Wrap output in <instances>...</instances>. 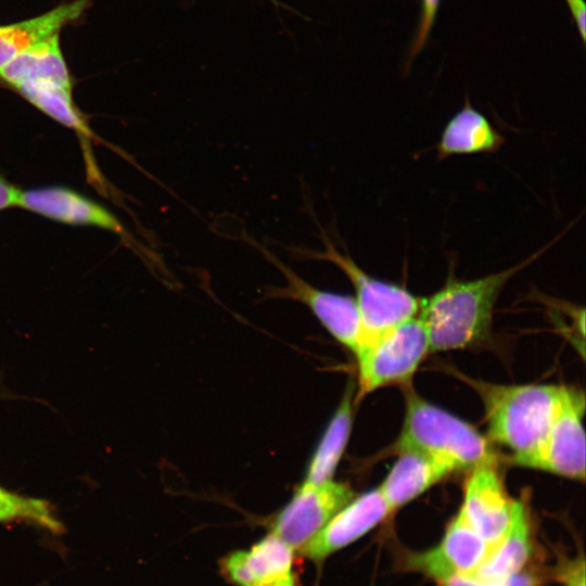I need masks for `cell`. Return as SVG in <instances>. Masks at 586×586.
<instances>
[{"label": "cell", "mask_w": 586, "mask_h": 586, "mask_svg": "<svg viewBox=\"0 0 586 586\" xmlns=\"http://www.w3.org/2000/svg\"><path fill=\"white\" fill-rule=\"evenodd\" d=\"M550 244L522 262L484 277L467 280L449 273L443 286L420 300L431 352L460 349L489 335L494 306L508 281L537 259Z\"/></svg>", "instance_id": "6da1fadb"}, {"label": "cell", "mask_w": 586, "mask_h": 586, "mask_svg": "<svg viewBox=\"0 0 586 586\" xmlns=\"http://www.w3.org/2000/svg\"><path fill=\"white\" fill-rule=\"evenodd\" d=\"M480 394L491 438L511 453L515 464L536 468L562 385L495 384L471 381Z\"/></svg>", "instance_id": "7a4b0ae2"}, {"label": "cell", "mask_w": 586, "mask_h": 586, "mask_svg": "<svg viewBox=\"0 0 586 586\" xmlns=\"http://www.w3.org/2000/svg\"><path fill=\"white\" fill-rule=\"evenodd\" d=\"M405 418L397 450L432 456L455 471L472 469L495 458L488 441L472 425L426 402L411 388L405 392Z\"/></svg>", "instance_id": "3957f363"}, {"label": "cell", "mask_w": 586, "mask_h": 586, "mask_svg": "<svg viewBox=\"0 0 586 586\" xmlns=\"http://www.w3.org/2000/svg\"><path fill=\"white\" fill-rule=\"evenodd\" d=\"M323 242L324 249L310 256L334 264L353 284L364 330L359 349L418 315L420 298L405 286L372 277L329 239L324 238Z\"/></svg>", "instance_id": "277c9868"}, {"label": "cell", "mask_w": 586, "mask_h": 586, "mask_svg": "<svg viewBox=\"0 0 586 586\" xmlns=\"http://www.w3.org/2000/svg\"><path fill=\"white\" fill-rule=\"evenodd\" d=\"M430 351L429 336L416 316L356 352L358 398L377 388L409 381Z\"/></svg>", "instance_id": "5b68a950"}, {"label": "cell", "mask_w": 586, "mask_h": 586, "mask_svg": "<svg viewBox=\"0 0 586 586\" xmlns=\"http://www.w3.org/2000/svg\"><path fill=\"white\" fill-rule=\"evenodd\" d=\"M353 498L354 492L343 483L332 480L317 485L304 483L291 501L276 515L270 534L300 553Z\"/></svg>", "instance_id": "8992f818"}, {"label": "cell", "mask_w": 586, "mask_h": 586, "mask_svg": "<svg viewBox=\"0 0 586 586\" xmlns=\"http://www.w3.org/2000/svg\"><path fill=\"white\" fill-rule=\"evenodd\" d=\"M263 252L286 280L285 286L272 288L270 295L305 304L340 343L356 353L362 344L364 330L355 297L318 289L269 251L263 250Z\"/></svg>", "instance_id": "52a82bcc"}, {"label": "cell", "mask_w": 586, "mask_h": 586, "mask_svg": "<svg viewBox=\"0 0 586 586\" xmlns=\"http://www.w3.org/2000/svg\"><path fill=\"white\" fill-rule=\"evenodd\" d=\"M491 546L469 523L461 510L448 523L437 546L405 557L404 566L420 572L441 586L458 575H474Z\"/></svg>", "instance_id": "ba28073f"}, {"label": "cell", "mask_w": 586, "mask_h": 586, "mask_svg": "<svg viewBox=\"0 0 586 586\" xmlns=\"http://www.w3.org/2000/svg\"><path fill=\"white\" fill-rule=\"evenodd\" d=\"M584 393L562 385L557 410L535 469L585 479Z\"/></svg>", "instance_id": "9c48e42d"}, {"label": "cell", "mask_w": 586, "mask_h": 586, "mask_svg": "<svg viewBox=\"0 0 586 586\" xmlns=\"http://www.w3.org/2000/svg\"><path fill=\"white\" fill-rule=\"evenodd\" d=\"M298 553L269 534L247 550H237L220 561L222 576L235 586H301Z\"/></svg>", "instance_id": "30bf717a"}, {"label": "cell", "mask_w": 586, "mask_h": 586, "mask_svg": "<svg viewBox=\"0 0 586 586\" xmlns=\"http://www.w3.org/2000/svg\"><path fill=\"white\" fill-rule=\"evenodd\" d=\"M512 502L513 499L504 487L495 458L470 470L460 510L491 548L508 528Z\"/></svg>", "instance_id": "8fae6325"}, {"label": "cell", "mask_w": 586, "mask_h": 586, "mask_svg": "<svg viewBox=\"0 0 586 586\" xmlns=\"http://www.w3.org/2000/svg\"><path fill=\"white\" fill-rule=\"evenodd\" d=\"M392 511L377 487L344 506L300 551L315 563L356 542Z\"/></svg>", "instance_id": "7c38bea8"}, {"label": "cell", "mask_w": 586, "mask_h": 586, "mask_svg": "<svg viewBox=\"0 0 586 586\" xmlns=\"http://www.w3.org/2000/svg\"><path fill=\"white\" fill-rule=\"evenodd\" d=\"M17 207L67 225L125 233L120 221L105 206L66 187L53 186L21 191Z\"/></svg>", "instance_id": "4fadbf2b"}, {"label": "cell", "mask_w": 586, "mask_h": 586, "mask_svg": "<svg viewBox=\"0 0 586 586\" xmlns=\"http://www.w3.org/2000/svg\"><path fill=\"white\" fill-rule=\"evenodd\" d=\"M397 451L396 462L378 487L392 512L455 472L449 464L426 454L411 449Z\"/></svg>", "instance_id": "5bb4252c"}, {"label": "cell", "mask_w": 586, "mask_h": 586, "mask_svg": "<svg viewBox=\"0 0 586 586\" xmlns=\"http://www.w3.org/2000/svg\"><path fill=\"white\" fill-rule=\"evenodd\" d=\"M530 513L525 501L512 502L511 518L504 536L494 545L475 575L488 583H502L522 570L533 556Z\"/></svg>", "instance_id": "9a60e30c"}, {"label": "cell", "mask_w": 586, "mask_h": 586, "mask_svg": "<svg viewBox=\"0 0 586 586\" xmlns=\"http://www.w3.org/2000/svg\"><path fill=\"white\" fill-rule=\"evenodd\" d=\"M90 4V0L63 2L39 16L0 26V71L31 46L78 21Z\"/></svg>", "instance_id": "2e32d148"}, {"label": "cell", "mask_w": 586, "mask_h": 586, "mask_svg": "<svg viewBox=\"0 0 586 586\" xmlns=\"http://www.w3.org/2000/svg\"><path fill=\"white\" fill-rule=\"evenodd\" d=\"M30 81H50L73 89L74 81L54 34L31 46L0 71V85L11 89Z\"/></svg>", "instance_id": "e0dca14e"}, {"label": "cell", "mask_w": 586, "mask_h": 586, "mask_svg": "<svg viewBox=\"0 0 586 586\" xmlns=\"http://www.w3.org/2000/svg\"><path fill=\"white\" fill-rule=\"evenodd\" d=\"M505 142L501 133L469 102L444 127L437 144L440 160L453 155L492 153Z\"/></svg>", "instance_id": "ac0fdd59"}, {"label": "cell", "mask_w": 586, "mask_h": 586, "mask_svg": "<svg viewBox=\"0 0 586 586\" xmlns=\"http://www.w3.org/2000/svg\"><path fill=\"white\" fill-rule=\"evenodd\" d=\"M353 391L354 385L349 383L311 458L304 483L317 485L332 480L352 428Z\"/></svg>", "instance_id": "d6986e66"}, {"label": "cell", "mask_w": 586, "mask_h": 586, "mask_svg": "<svg viewBox=\"0 0 586 586\" xmlns=\"http://www.w3.org/2000/svg\"><path fill=\"white\" fill-rule=\"evenodd\" d=\"M13 90L39 111L73 129L80 137L93 138L85 115L74 102L73 89L50 81H30L21 84Z\"/></svg>", "instance_id": "ffe728a7"}, {"label": "cell", "mask_w": 586, "mask_h": 586, "mask_svg": "<svg viewBox=\"0 0 586 586\" xmlns=\"http://www.w3.org/2000/svg\"><path fill=\"white\" fill-rule=\"evenodd\" d=\"M0 523H26L56 535L65 530L55 508L49 501L14 493L2 485H0Z\"/></svg>", "instance_id": "44dd1931"}, {"label": "cell", "mask_w": 586, "mask_h": 586, "mask_svg": "<svg viewBox=\"0 0 586 586\" xmlns=\"http://www.w3.org/2000/svg\"><path fill=\"white\" fill-rule=\"evenodd\" d=\"M585 565L583 555L563 559L551 570V577L562 586H585Z\"/></svg>", "instance_id": "7402d4cb"}, {"label": "cell", "mask_w": 586, "mask_h": 586, "mask_svg": "<svg viewBox=\"0 0 586 586\" xmlns=\"http://www.w3.org/2000/svg\"><path fill=\"white\" fill-rule=\"evenodd\" d=\"M438 3L440 0H422L420 24L410 49V59L423 48L431 31Z\"/></svg>", "instance_id": "603a6c76"}, {"label": "cell", "mask_w": 586, "mask_h": 586, "mask_svg": "<svg viewBox=\"0 0 586 586\" xmlns=\"http://www.w3.org/2000/svg\"><path fill=\"white\" fill-rule=\"evenodd\" d=\"M21 190L0 176V211L17 207Z\"/></svg>", "instance_id": "cb8c5ba5"}, {"label": "cell", "mask_w": 586, "mask_h": 586, "mask_svg": "<svg viewBox=\"0 0 586 586\" xmlns=\"http://www.w3.org/2000/svg\"><path fill=\"white\" fill-rule=\"evenodd\" d=\"M543 577L534 570H525V566L519 572L512 574L504 581V586H539Z\"/></svg>", "instance_id": "d4e9b609"}, {"label": "cell", "mask_w": 586, "mask_h": 586, "mask_svg": "<svg viewBox=\"0 0 586 586\" xmlns=\"http://www.w3.org/2000/svg\"><path fill=\"white\" fill-rule=\"evenodd\" d=\"M571 14L575 21L579 36L585 42L586 26H585V3L583 0H565Z\"/></svg>", "instance_id": "484cf974"}, {"label": "cell", "mask_w": 586, "mask_h": 586, "mask_svg": "<svg viewBox=\"0 0 586 586\" xmlns=\"http://www.w3.org/2000/svg\"><path fill=\"white\" fill-rule=\"evenodd\" d=\"M488 586H504V582L502 583H489Z\"/></svg>", "instance_id": "4316f807"}]
</instances>
